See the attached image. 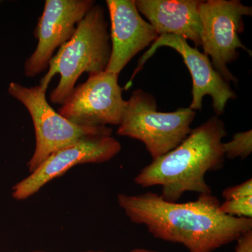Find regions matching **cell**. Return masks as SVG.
Masks as SVG:
<instances>
[{"mask_svg":"<svg viewBox=\"0 0 252 252\" xmlns=\"http://www.w3.org/2000/svg\"><path fill=\"white\" fill-rule=\"evenodd\" d=\"M118 203L132 223L142 224L156 238L185 246L189 252H214L252 230V219L220 212L212 194H199L195 201L171 203L158 194L120 193Z\"/></svg>","mask_w":252,"mask_h":252,"instance_id":"obj_1","label":"cell"},{"mask_svg":"<svg viewBox=\"0 0 252 252\" xmlns=\"http://www.w3.org/2000/svg\"><path fill=\"white\" fill-rule=\"evenodd\" d=\"M226 135L224 123L214 116L192 129L173 150L144 167L135 177L136 185L144 188L160 186L162 198L171 203H177L186 192L212 194L205 175L223 167L222 140Z\"/></svg>","mask_w":252,"mask_h":252,"instance_id":"obj_2","label":"cell"},{"mask_svg":"<svg viewBox=\"0 0 252 252\" xmlns=\"http://www.w3.org/2000/svg\"><path fill=\"white\" fill-rule=\"evenodd\" d=\"M112 53L108 22L104 9L94 4L78 23L72 37L60 47L49 64V71L40 81L44 90L53 77L60 74L57 87L50 94L51 102L63 104L72 94L78 79L84 72H104Z\"/></svg>","mask_w":252,"mask_h":252,"instance_id":"obj_3","label":"cell"},{"mask_svg":"<svg viewBox=\"0 0 252 252\" xmlns=\"http://www.w3.org/2000/svg\"><path fill=\"white\" fill-rule=\"evenodd\" d=\"M196 112L181 107L175 112H158L153 94L142 89L127 100L117 135L143 142L153 160L173 150L188 137Z\"/></svg>","mask_w":252,"mask_h":252,"instance_id":"obj_4","label":"cell"},{"mask_svg":"<svg viewBox=\"0 0 252 252\" xmlns=\"http://www.w3.org/2000/svg\"><path fill=\"white\" fill-rule=\"evenodd\" d=\"M8 91L27 108L34 124L35 149L28 163L31 172L51 154L83 137L112 133L107 126L83 127L69 122L51 107L46 100V91L40 86L28 88L12 82Z\"/></svg>","mask_w":252,"mask_h":252,"instance_id":"obj_5","label":"cell"},{"mask_svg":"<svg viewBox=\"0 0 252 252\" xmlns=\"http://www.w3.org/2000/svg\"><path fill=\"white\" fill-rule=\"evenodd\" d=\"M252 14L251 6H245L239 0L201 1L199 6L204 54L211 57L212 66L228 83H238L228 67L239 57L238 49L252 55L239 38L245 27L243 16Z\"/></svg>","mask_w":252,"mask_h":252,"instance_id":"obj_6","label":"cell"},{"mask_svg":"<svg viewBox=\"0 0 252 252\" xmlns=\"http://www.w3.org/2000/svg\"><path fill=\"white\" fill-rule=\"evenodd\" d=\"M118 79L119 75L107 71L89 74L86 82L74 88L59 114L83 127L119 126L127 101Z\"/></svg>","mask_w":252,"mask_h":252,"instance_id":"obj_7","label":"cell"},{"mask_svg":"<svg viewBox=\"0 0 252 252\" xmlns=\"http://www.w3.org/2000/svg\"><path fill=\"white\" fill-rule=\"evenodd\" d=\"M122 150L112 134L88 136L51 154L31 175L13 187L12 196L26 200L69 169L84 163L109 161Z\"/></svg>","mask_w":252,"mask_h":252,"instance_id":"obj_8","label":"cell"},{"mask_svg":"<svg viewBox=\"0 0 252 252\" xmlns=\"http://www.w3.org/2000/svg\"><path fill=\"white\" fill-rule=\"evenodd\" d=\"M162 46L171 48L178 52L190 73L193 89L192 102L189 108L194 111L201 110L203 97L210 95L212 98V107L217 117L222 115L228 101L236 99L235 91L230 87L229 83L225 81L215 70L209 56L200 52L198 48L192 47L187 39L182 36L175 34L159 36L150 49L141 57L127 86H130L131 81L142 69L145 63Z\"/></svg>","mask_w":252,"mask_h":252,"instance_id":"obj_9","label":"cell"},{"mask_svg":"<svg viewBox=\"0 0 252 252\" xmlns=\"http://www.w3.org/2000/svg\"><path fill=\"white\" fill-rule=\"evenodd\" d=\"M94 4L93 0H46L34 30L37 46L25 62L26 77H35L49 67L55 50L72 37L78 23Z\"/></svg>","mask_w":252,"mask_h":252,"instance_id":"obj_10","label":"cell"},{"mask_svg":"<svg viewBox=\"0 0 252 252\" xmlns=\"http://www.w3.org/2000/svg\"><path fill=\"white\" fill-rule=\"evenodd\" d=\"M112 53L105 71L119 76L131 60L157 40L159 34L142 18L135 0H107Z\"/></svg>","mask_w":252,"mask_h":252,"instance_id":"obj_11","label":"cell"},{"mask_svg":"<svg viewBox=\"0 0 252 252\" xmlns=\"http://www.w3.org/2000/svg\"><path fill=\"white\" fill-rule=\"evenodd\" d=\"M200 0H136L137 11L161 34H175L201 46Z\"/></svg>","mask_w":252,"mask_h":252,"instance_id":"obj_12","label":"cell"},{"mask_svg":"<svg viewBox=\"0 0 252 252\" xmlns=\"http://www.w3.org/2000/svg\"><path fill=\"white\" fill-rule=\"evenodd\" d=\"M225 157L228 159L236 158H246L252 152V131L237 132L231 141L223 143Z\"/></svg>","mask_w":252,"mask_h":252,"instance_id":"obj_13","label":"cell"},{"mask_svg":"<svg viewBox=\"0 0 252 252\" xmlns=\"http://www.w3.org/2000/svg\"><path fill=\"white\" fill-rule=\"evenodd\" d=\"M222 213L237 218L252 219V196L238 197L220 204Z\"/></svg>","mask_w":252,"mask_h":252,"instance_id":"obj_14","label":"cell"},{"mask_svg":"<svg viewBox=\"0 0 252 252\" xmlns=\"http://www.w3.org/2000/svg\"><path fill=\"white\" fill-rule=\"evenodd\" d=\"M225 200L229 199L238 198V197L252 196V180H247L246 182L225 189L222 193Z\"/></svg>","mask_w":252,"mask_h":252,"instance_id":"obj_15","label":"cell"},{"mask_svg":"<svg viewBox=\"0 0 252 252\" xmlns=\"http://www.w3.org/2000/svg\"><path fill=\"white\" fill-rule=\"evenodd\" d=\"M236 242L235 252H252V230L242 235Z\"/></svg>","mask_w":252,"mask_h":252,"instance_id":"obj_16","label":"cell"},{"mask_svg":"<svg viewBox=\"0 0 252 252\" xmlns=\"http://www.w3.org/2000/svg\"><path fill=\"white\" fill-rule=\"evenodd\" d=\"M130 252H157L156 251H152V250H145V249H135L132 250Z\"/></svg>","mask_w":252,"mask_h":252,"instance_id":"obj_17","label":"cell"},{"mask_svg":"<svg viewBox=\"0 0 252 252\" xmlns=\"http://www.w3.org/2000/svg\"><path fill=\"white\" fill-rule=\"evenodd\" d=\"M32 252H46L44 251H33ZM94 252V251H89V252Z\"/></svg>","mask_w":252,"mask_h":252,"instance_id":"obj_18","label":"cell"},{"mask_svg":"<svg viewBox=\"0 0 252 252\" xmlns=\"http://www.w3.org/2000/svg\"></svg>","mask_w":252,"mask_h":252,"instance_id":"obj_19","label":"cell"}]
</instances>
